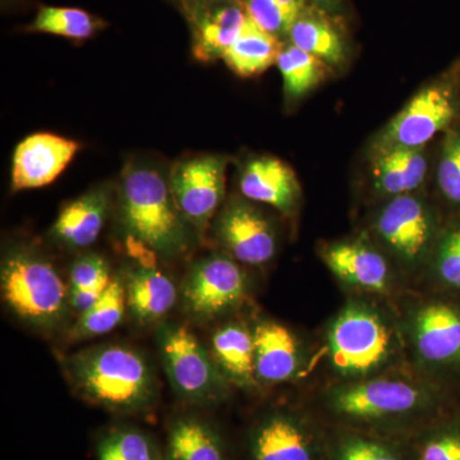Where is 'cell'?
I'll return each instance as SVG.
<instances>
[{
    "instance_id": "obj_21",
    "label": "cell",
    "mask_w": 460,
    "mask_h": 460,
    "mask_svg": "<svg viewBox=\"0 0 460 460\" xmlns=\"http://www.w3.org/2000/svg\"><path fill=\"white\" fill-rule=\"evenodd\" d=\"M211 356L229 384L253 389L257 384L253 332L241 323H228L215 330Z\"/></svg>"
},
{
    "instance_id": "obj_6",
    "label": "cell",
    "mask_w": 460,
    "mask_h": 460,
    "mask_svg": "<svg viewBox=\"0 0 460 460\" xmlns=\"http://www.w3.org/2000/svg\"><path fill=\"white\" fill-rule=\"evenodd\" d=\"M394 348L390 326L366 305H350L330 329V361L343 376L374 374L392 358Z\"/></svg>"
},
{
    "instance_id": "obj_31",
    "label": "cell",
    "mask_w": 460,
    "mask_h": 460,
    "mask_svg": "<svg viewBox=\"0 0 460 460\" xmlns=\"http://www.w3.org/2000/svg\"><path fill=\"white\" fill-rule=\"evenodd\" d=\"M277 66L283 75L284 91L290 99L301 98L314 89L328 72V63L290 42L281 49Z\"/></svg>"
},
{
    "instance_id": "obj_32",
    "label": "cell",
    "mask_w": 460,
    "mask_h": 460,
    "mask_svg": "<svg viewBox=\"0 0 460 460\" xmlns=\"http://www.w3.org/2000/svg\"><path fill=\"white\" fill-rule=\"evenodd\" d=\"M411 449L413 460H460V420L429 426Z\"/></svg>"
},
{
    "instance_id": "obj_15",
    "label": "cell",
    "mask_w": 460,
    "mask_h": 460,
    "mask_svg": "<svg viewBox=\"0 0 460 460\" xmlns=\"http://www.w3.org/2000/svg\"><path fill=\"white\" fill-rule=\"evenodd\" d=\"M163 447L165 460H232L220 426L195 408L169 420Z\"/></svg>"
},
{
    "instance_id": "obj_18",
    "label": "cell",
    "mask_w": 460,
    "mask_h": 460,
    "mask_svg": "<svg viewBox=\"0 0 460 460\" xmlns=\"http://www.w3.org/2000/svg\"><path fill=\"white\" fill-rule=\"evenodd\" d=\"M381 238L408 261L419 259L431 237V219L425 206L411 196H396L377 219Z\"/></svg>"
},
{
    "instance_id": "obj_10",
    "label": "cell",
    "mask_w": 460,
    "mask_h": 460,
    "mask_svg": "<svg viewBox=\"0 0 460 460\" xmlns=\"http://www.w3.org/2000/svg\"><path fill=\"white\" fill-rule=\"evenodd\" d=\"M189 23L192 53L199 62L222 59L248 21L241 0H180Z\"/></svg>"
},
{
    "instance_id": "obj_13",
    "label": "cell",
    "mask_w": 460,
    "mask_h": 460,
    "mask_svg": "<svg viewBox=\"0 0 460 460\" xmlns=\"http://www.w3.org/2000/svg\"><path fill=\"white\" fill-rule=\"evenodd\" d=\"M80 145L51 133H35L21 141L12 163V190L48 186L65 171Z\"/></svg>"
},
{
    "instance_id": "obj_7",
    "label": "cell",
    "mask_w": 460,
    "mask_h": 460,
    "mask_svg": "<svg viewBox=\"0 0 460 460\" xmlns=\"http://www.w3.org/2000/svg\"><path fill=\"white\" fill-rule=\"evenodd\" d=\"M247 278L233 257L213 253L190 266L180 289L190 320L211 323L237 307L247 295Z\"/></svg>"
},
{
    "instance_id": "obj_23",
    "label": "cell",
    "mask_w": 460,
    "mask_h": 460,
    "mask_svg": "<svg viewBox=\"0 0 460 460\" xmlns=\"http://www.w3.org/2000/svg\"><path fill=\"white\" fill-rule=\"evenodd\" d=\"M96 460H165L164 447L146 429L115 422L99 431L93 441Z\"/></svg>"
},
{
    "instance_id": "obj_33",
    "label": "cell",
    "mask_w": 460,
    "mask_h": 460,
    "mask_svg": "<svg viewBox=\"0 0 460 460\" xmlns=\"http://www.w3.org/2000/svg\"><path fill=\"white\" fill-rule=\"evenodd\" d=\"M241 3L250 20L263 31L279 40L288 38L290 23L277 0H241Z\"/></svg>"
},
{
    "instance_id": "obj_28",
    "label": "cell",
    "mask_w": 460,
    "mask_h": 460,
    "mask_svg": "<svg viewBox=\"0 0 460 460\" xmlns=\"http://www.w3.org/2000/svg\"><path fill=\"white\" fill-rule=\"evenodd\" d=\"M290 44L320 58L328 65H339L344 58L343 39L323 17V12L304 8L288 35Z\"/></svg>"
},
{
    "instance_id": "obj_35",
    "label": "cell",
    "mask_w": 460,
    "mask_h": 460,
    "mask_svg": "<svg viewBox=\"0 0 460 460\" xmlns=\"http://www.w3.org/2000/svg\"><path fill=\"white\" fill-rule=\"evenodd\" d=\"M438 271L444 283L460 289V226L449 233L441 243Z\"/></svg>"
},
{
    "instance_id": "obj_14",
    "label": "cell",
    "mask_w": 460,
    "mask_h": 460,
    "mask_svg": "<svg viewBox=\"0 0 460 460\" xmlns=\"http://www.w3.org/2000/svg\"><path fill=\"white\" fill-rule=\"evenodd\" d=\"M127 313L138 326H159L180 301L174 280L151 262H138L124 272Z\"/></svg>"
},
{
    "instance_id": "obj_38",
    "label": "cell",
    "mask_w": 460,
    "mask_h": 460,
    "mask_svg": "<svg viewBox=\"0 0 460 460\" xmlns=\"http://www.w3.org/2000/svg\"><path fill=\"white\" fill-rule=\"evenodd\" d=\"M18 0H2V7L3 8H9L12 7V5L16 4Z\"/></svg>"
},
{
    "instance_id": "obj_37",
    "label": "cell",
    "mask_w": 460,
    "mask_h": 460,
    "mask_svg": "<svg viewBox=\"0 0 460 460\" xmlns=\"http://www.w3.org/2000/svg\"><path fill=\"white\" fill-rule=\"evenodd\" d=\"M305 2H310L314 4V8L320 9V11H335L338 8L341 0H305Z\"/></svg>"
},
{
    "instance_id": "obj_19",
    "label": "cell",
    "mask_w": 460,
    "mask_h": 460,
    "mask_svg": "<svg viewBox=\"0 0 460 460\" xmlns=\"http://www.w3.org/2000/svg\"><path fill=\"white\" fill-rule=\"evenodd\" d=\"M239 189L250 201L272 206L284 214L292 213L299 199L295 172L272 156L250 160L242 171Z\"/></svg>"
},
{
    "instance_id": "obj_3",
    "label": "cell",
    "mask_w": 460,
    "mask_h": 460,
    "mask_svg": "<svg viewBox=\"0 0 460 460\" xmlns=\"http://www.w3.org/2000/svg\"><path fill=\"white\" fill-rule=\"evenodd\" d=\"M120 226L136 248L165 259L190 246V226L175 204L169 180L156 169L129 166L119 190Z\"/></svg>"
},
{
    "instance_id": "obj_24",
    "label": "cell",
    "mask_w": 460,
    "mask_h": 460,
    "mask_svg": "<svg viewBox=\"0 0 460 460\" xmlns=\"http://www.w3.org/2000/svg\"><path fill=\"white\" fill-rule=\"evenodd\" d=\"M127 313L126 288L122 274H115L98 301L68 326L66 341L78 343L102 337L122 323Z\"/></svg>"
},
{
    "instance_id": "obj_22",
    "label": "cell",
    "mask_w": 460,
    "mask_h": 460,
    "mask_svg": "<svg viewBox=\"0 0 460 460\" xmlns=\"http://www.w3.org/2000/svg\"><path fill=\"white\" fill-rule=\"evenodd\" d=\"M325 261L335 275L370 292H385L389 286V268L384 257L359 243H339L330 247Z\"/></svg>"
},
{
    "instance_id": "obj_27",
    "label": "cell",
    "mask_w": 460,
    "mask_h": 460,
    "mask_svg": "<svg viewBox=\"0 0 460 460\" xmlns=\"http://www.w3.org/2000/svg\"><path fill=\"white\" fill-rule=\"evenodd\" d=\"M328 460H413L399 438L339 428L328 436Z\"/></svg>"
},
{
    "instance_id": "obj_26",
    "label": "cell",
    "mask_w": 460,
    "mask_h": 460,
    "mask_svg": "<svg viewBox=\"0 0 460 460\" xmlns=\"http://www.w3.org/2000/svg\"><path fill=\"white\" fill-rule=\"evenodd\" d=\"M428 163L420 148L378 150L375 163V183L387 195L402 196L419 189L425 180Z\"/></svg>"
},
{
    "instance_id": "obj_16",
    "label": "cell",
    "mask_w": 460,
    "mask_h": 460,
    "mask_svg": "<svg viewBox=\"0 0 460 460\" xmlns=\"http://www.w3.org/2000/svg\"><path fill=\"white\" fill-rule=\"evenodd\" d=\"M111 193L95 189L68 202L50 229V238L66 250H84L98 241L111 210Z\"/></svg>"
},
{
    "instance_id": "obj_11",
    "label": "cell",
    "mask_w": 460,
    "mask_h": 460,
    "mask_svg": "<svg viewBox=\"0 0 460 460\" xmlns=\"http://www.w3.org/2000/svg\"><path fill=\"white\" fill-rule=\"evenodd\" d=\"M456 115V102L447 86L428 87L405 105L386 127L378 148H420L445 127Z\"/></svg>"
},
{
    "instance_id": "obj_8",
    "label": "cell",
    "mask_w": 460,
    "mask_h": 460,
    "mask_svg": "<svg viewBox=\"0 0 460 460\" xmlns=\"http://www.w3.org/2000/svg\"><path fill=\"white\" fill-rule=\"evenodd\" d=\"M328 436L301 411L275 408L248 429V460H328Z\"/></svg>"
},
{
    "instance_id": "obj_1",
    "label": "cell",
    "mask_w": 460,
    "mask_h": 460,
    "mask_svg": "<svg viewBox=\"0 0 460 460\" xmlns=\"http://www.w3.org/2000/svg\"><path fill=\"white\" fill-rule=\"evenodd\" d=\"M60 366L78 398L115 416H147L159 402L155 366L132 345H93L62 357Z\"/></svg>"
},
{
    "instance_id": "obj_34",
    "label": "cell",
    "mask_w": 460,
    "mask_h": 460,
    "mask_svg": "<svg viewBox=\"0 0 460 460\" xmlns=\"http://www.w3.org/2000/svg\"><path fill=\"white\" fill-rule=\"evenodd\" d=\"M438 186L445 198L460 204V136L445 147L438 166Z\"/></svg>"
},
{
    "instance_id": "obj_9",
    "label": "cell",
    "mask_w": 460,
    "mask_h": 460,
    "mask_svg": "<svg viewBox=\"0 0 460 460\" xmlns=\"http://www.w3.org/2000/svg\"><path fill=\"white\" fill-rule=\"evenodd\" d=\"M226 166L223 156L199 155L178 162L169 175L175 204L198 233L204 232L222 205Z\"/></svg>"
},
{
    "instance_id": "obj_17",
    "label": "cell",
    "mask_w": 460,
    "mask_h": 460,
    "mask_svg": "<svg viewBox=\"0 0 460 460\" xmlns=\"http://www.w3.org/2000/svg\"><path fill=\"white\" fill-rule=\"evenodd\" d=\"M414 341L423 361L435 366L460 363V307L431 304L414 319Z\"/></svg>"
},
{
    "instance_id": "obj_36",
    "label": "cell",
    "mask_w": 460,
    "mask_h": 460,
    "mask_svg": "<svg viewBox=\"0 0 460 460\" xmlns=\"http://www.w3.org/2000/svg\"><path fill=\"white\" fill-rule=\"evenodd\" d=\"M277 2L283 8L284 13H286L288 21H289L290 27H292L296 18L298 17V14L305 7V0H277Z\"/></svg>"
},
{
    "instance_id": "obj_12",
    "label": "cell",
    "mask_w": 460,
    "mask_h": 460,
    "mask_svg": "<svg viewBox=\"0 0 460 460\" xmlns=\"http://www.w3.org/2000/svg\"><path fill=\"white\" fill-rule=\"evenodd\" d=\"M215 233L235 261L260 266L277 252L270 223L252 205L241 199L229 202L215 223Z\"/></svg>"
},
{
    "instance_id": "obj_4",
    "label": "cell",
    "mask_w": 460,
    "mask_h": 460,
    "mask_svg": "<svg viewBox=\"0 0 460 460\" xmlns=\"http://www.w3.org/2000/svg\"><path fill=\"white\" fill-rule=\"evenodd\" d=\"M0 292L8 313L39 334H57L68 323V284L53 263L31 247L16 246L3 256Z\"/></svg>"
},
{
    "instance_id": "obj_5",
    "label": "cell",
    "mask_w": 460,
    "mask_h": 460,
    "mask_svg": "<svg viewBox=\"0 0 460 460\" xmlns=\"http://www.w3.org/2000/svg\"><path fill=\"white\" fill-rule=\"evenodd\" d=\"M156 345L172 393L187 407L204 410L228 398V381L192 330L164 321L157 326Z\"/></svg>"
},
{
    "instance_id": "obj_25",
    "label": "cell",
    "mask_w": 460,
    "mask_h": 460,
    "mask_svg": "<svg viewBox=\"0 0 460 460\" xmlns=\"http://www.w3.org/2000/svg\"><path fill=\"white\" fill-rule=\"evenodd\" d=\"M283 47L279 39L263 31L248 17L243 32L230 45L222 59L234 74L241 77H253L277 65Z\"/></svg>"
},
{
    "instance_id": "obj_2",
    "label": "cell",
    "mask_w": 460,
    "mask_h": 460,
    "mask_svg": "<svg viewBox=\"0 0 460 460\" xmlns=\"http://www.w3.org/2000/svg\"><path fill=\"white\" fill-rule=\"evenodd\" d=\"M326 407L338 428L399 438L431 426L434 402L413 384L383 378L339 387Z\"/></svg>"
},
{
    "instance_id": "obj_30",
    "label": "cell",
    "mask_w": 460,
    "mask_h": 460,
    "mask_svg": "<svg viewBox=\"0 0 460 460\" xmlns=\"http://www.w3.org/2000/svg\"><path fill=\"white\" fill-rule=\"evenodd\" d=\"M107 27L102 18L80 8L41 7L30 31L51 33L71 40H87Z\"/></svg>"
},
{
    "instance_id": "obj_29",
    "label": "cell",
    "mask_w": 460,
    "mask_h": 460,
    "mask_svg": "<svg viewBox=\"0 0 460 460\" xmlns=\"http://www.w3.org/2000/svg\"><path fill=\"white\" fill-rule=\"evenodd\" d=\"M113 275L109 263L98 253L77 257L69 269V304L74 313L81 314L93 305L107 289Z\"/></svg>"
},
{
    "instance_id": "obj_20",
    "label": "cell",
    "mask_w": 460,
    "mask_h": 460,
    "mask_svg": "<svg viewBox=\"0 0 460 460\" xmlns=\"http://www.w3.org/2000/svg\"><path fill=\"white\" fill-rule=\"evenodd\" d=\"M257 381L284 383L299 370V348L295 335L274 321H262L253 329Z\"/></svg>"
}]
</instances>
